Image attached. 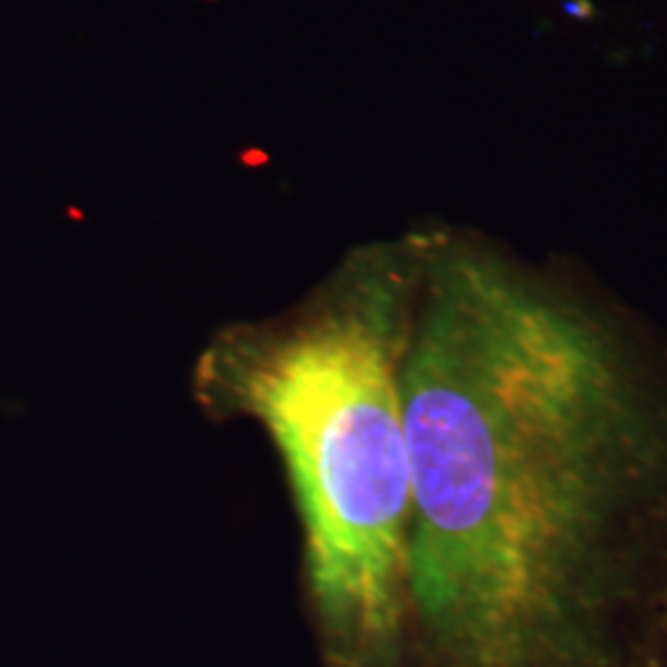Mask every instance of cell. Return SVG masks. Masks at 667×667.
I'll list each match as a JSON object with an SVG mask.
<instances>
[{"label":"cell","mask_w":667,"mask_h":667,"mask_svg":"<svg viewBox=\"0 0 667 667\" xmlns=\"http://www.w3.org/2000/svg\"><path fill=\"white\" fill-rule=\"evenodd\" d=\"M420 667H620L667 559V388L616 324L423 237L401 366Z\"/></svg>","instance_id":"cell-1"},{"label":"cell","mask_w":667,"mask_h":667,"mask_svg":"<svg viewBox=\"0 0 667 667\" xmlns=\"http://www.w3.org/2000/svg\"><path fill=\"white\" fill-rule=\"evenodd\" d=\"M420 257L423 237L361 255L290 314L218 331L191 371L205 415L259 425L282 463L324 667H420L401 401Z\"/></svg>","instance_id":"cell-2"},{"label":"cell","mask_w":667,"mask_h":667,"mask_svg":"<svg viewBox=\"0 0 667 667\" xmlns=\"http://www.w3.org/2000/svg\"><path fill=\"white\" fill-rule=\"evenodd\" d=\"M242 161H250V163H265L267 156L262 154V151H247V154H242Z\"/></svg>","instance_id":"cell-3"}]
</instances>
